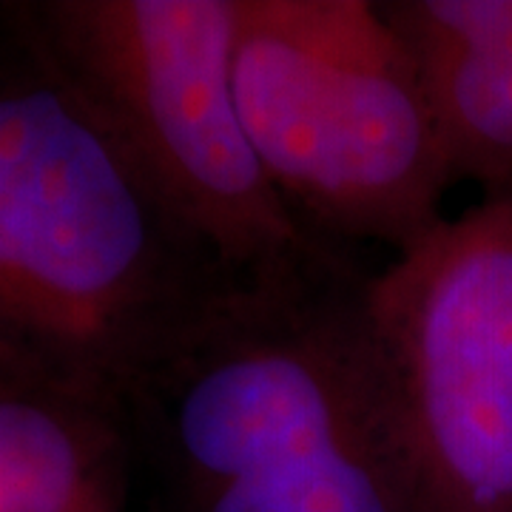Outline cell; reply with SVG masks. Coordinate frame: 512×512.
Segmentation results:
<instances>
[{"label":"cell","mask_w":512,"mask_h":512,"mask_svg":"<svg viewBox=\"0 0 512 512\" xmlns=\"http://www.w3.org/2000/svg\"><path fill=\"white\" fill-rule=\"evenodd\" d=\"M126 404L0 350V512H126Z\"/></svg>","instance_id":"6"},{"label":"cell","mask_w":512,"mask_h":512,"mask_svg":"<svg viewBox=\"0 0 512 512\" xmlns=\"http://www.w3.org/2000/svg\"><path fill=\"white\" fill-rule=\"evenodd\" d=\"M237 276L0 0V350L128 410Z\"/></svg>","instance_id":"2"},{"label":"cell","mask_w":512,"mask_h":512,"mask_svg":"<svg viewBox=\"0 0 512 512\" xmlns=\"http://www.w3.org/2000/svg\"><path fill=\"white\" fill-rule=\"evenodd\" d=\"M419 66L453 183L512 191V0H376Z\"/></svg>","instance_id":"7"},{"label":"cell","mask_w":512,"mask_h":512,"mask_svg":"<svg viewBox=\"0 0 512 512\" xmlns=\"http://www.w3.org/2000/svg\"><path fill=\"white\" fill-rule=\"evenodd\" d=\"M367 308L421 512H512V191L373 274Z\"/></svg>","instance_id":"5"},{"label":"cell","mask_w":512,"mask_h":512,"mask_svg":"<svg viewBox=\"0 0 512 512\" xmlns=\"http://www.w3.org/2000/svg\"><path fill=\"white\" fill-rule=\"evenodd\" d=\"M342 245L237 276L128 402L174 512H421Z\"/></svg>","instance_id":"1"},{"label":"cell","mask_w":512,"mask_h":512,"mask_svg":"<svg viewBox=\"0 0 512 512\" xmlns=\"http://www.w3.org/2000/svg\"><path fill=\"white\" fill-rule=\"evenodd\" d=\"M37 35L234 274L319 254L276 194L234 83L239 0H26Z\"/></svg>","instance_id":"4"},{"label":"cell","mask_w":512,"mask_h":512,"mask_svg":"<svg viewBox=\"0 0 512 512\" xmlns=\"http://www.w3.org/2000/svg\"><path fill=\"white\" fill-rule=\"evenodd\" d=\"M234 83L259 163L313 237L399 256L447 220L439 126L376 0H239Z\"/></svg>","instance_id":"3"}]
</instances>
